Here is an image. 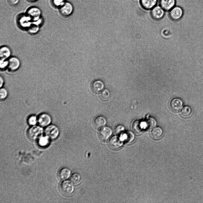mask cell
<instances>
[{
	"label": "cell",
	"mask_w": 203,
	"mask_h": 203,
	"mask_svg": "<svg viewBox=\"0 0 203 203\" xmlns=\"http://www.w3.org/2000/svg\"><path fill=\"white\" fill-rule=\"evenodd\" d=\"M43 128L39 125L32 126L27 132L29 139L32 140H37L44 132V130Z\"/></svg>",
	"instance_id": "cell-1"
},
{
	"label": "cell",
	"mask_w": 203,
	"mask_h": 203,
	"mask_svg": "<svg viewBox=\"0 0 203 203\" xmlns=\"http://www.w3.org/2000/svg\"><path fill=\"white\" fill-rule=\"evenodd\" d=\"M168 12L169 17L174 21L180 19L184 14L183 10L182 7L177 5Z\"/></svg>",
	"instance_id": "cell-2"
},
{
	"label": "cell",
	"mask_w": 203,
	"mask_h": 203,
	"mask_svg": "<svg viewBox=\"0 0 203 203\" xmlns=\"http://www.w3.org/2000/svg\"><path fill=\"white\" fill-rule=\"evenodd\" d=\"M45 135L51 139H54L57 138L59 134V130L56 125H50L46 127L44 131Z\"/></svg>",
	"instance_id": "cell-3"
},
{
	"label": "cell",
	"mask_w": 203,
	"mask_h": 203,
	"mask_svg": "<svg viewBox=\"0 0 203 203\" xmlns=\"http://www.w3.org/2000/svg\"><path fill=\"white\" fill-rule=\"evenodd\" d=\"M60 190L64 195L69 196L73 192L74 188L71 181L65 180L63 182L60 186Z\"/></svg>",
	"instance_id": "cell-4"
},
{
	"label": "cell",
	"mask_w": 203,
	"mask_h": 203,
	"mask_svg": "<svg viewBox=\"0 0 203 203\" xmlns=\"http://www.w3.org/2000/svg\"><path fill=\"white\" fill-rule=\"evenodd\" d=\"M18 22L20 26L27 30L32 24V20L26 13L21 14L18 18Z\"/></svg>",
	"instance_id": "cell-5"
},
{
	"label": "cell",
	"mask_w": 203,
	"mask_h": 203,
	"mask_svg": "<svg viewBox=\"0 0 203 203\" xmlns=\"http://www.w3.org/2000/svg\"><path fill=\"white\" fill-rule=\"evenodd\" d=\"M150 11L151 17L155 20H159L163 18L166 12L158 4L155 6Z\"/></svg>",
	"instance_id": "cell-6"
},
{
	"label": "cell",
	"mask_w": 203,
	"mask_h": 203,
	"mask_svg": "<svg viewBox=\"0 0 203 203\" xmlns=\"http://www.w3.org/2000/svg\"><path fill=\"white\" fill-rule=\"evenodd\" d=\"M8 60L9 64L8 69L10 71L15 72L19 69L21 65V62L18 57L12 56Z\"/></svg>",
	"instance_id": "cell-7"
},
{
	"label": "cell",
	"mask_w": 203,
	"mask_h": 203,
	"mask_svg": "<svg viewBox=\"0 0 203 203\" xmlns=\"http://www.w3.org/2000/svg\"><path fill=\"white\" fill-rule=\"evenodd\" d=\"M73 11L72 4L70 2L66 1L64 4L59 8V12L62 16L67 17L70 16Z\"/></svg>",
	"instance_id": "cell-8"
},
{
	"label": "cell",
	"mask_w": 203,
	"mask_h": 203,
	"mask_svg": "<svg viewBox=\"0 0 203 203\" xmlns=\"http://www.w3.org/2000/svg\"><path fill=\"white\" fill-rule=\"evenodd\" d=\"M32 19V21H36L42 17V12L38 7L33 6L29 8L26 13Z\"/></svg>",
	"instance_id": "cell-9"
},
{
	"label": "cell",
	"mask_w": 203,
	"mask_h": 203,
	"mask_svg": "<svg viewBox=\"0 0 203 203\" xmlns=\"http://www.w3.org/2000/svg\"><path fill=\"white\" fill-rule=\"evenodd\" d=\"M139 4L143 9L150 10L158 5L159 0H139Z\"/></svg>",
	"instance_id": "cell-10"
},
{
	"label": "cell",
	"mask_w": 203,
	"mask_h": 203,
	"mask_svg": "<svg viewBox=\"0 0 203 203\" xmlns=\"http://www.w3.org/2000/svg\"><path fill=\"white\" fill-rule=\"evenodd\" d=\"M176 0H159L158 5L165 11L169 12L176 5Z\"/></svg>",
	"instance_id": "cell-11"
},
{
	"label": "cell",
	"mask_w": 203,
	"mask_h": 203,
	"mask_svg": "<svg viewBox=\"0 0 203 203\" xmlns=\"http://www.w3.org/2000/svg\"><path fill=\"white\" fill-rule=\"evenodd\" d=\"M38 123L42 127H46L49 125L51 122V118L50 116L46 113L40 114L38 117Z\"/></svg>",
	"instance_id": "cell-12"
},
{
	"label": "cell",
	"mask_w": 203,
	"mask_h": 203,
	"mask_svg": "<svg viewBox=\"0 0 203 203\" xmlns=\"http://www.w3.org/2000/svg\"><path fill=\"white\" fill-rule=\"evenodd\" d=\"M112 131L111 128L108 127L101 128L98 132L100 139L102 141L107 140L111 135Z\"/></svg>",
	"instance_id": "cell-13"
},
{
	"label": "cell",
	"mask_w": 203,
	"mask_h": 203,
	"mask_svg": "<svg viewBox=\"0 0 203 203\" xmlns=\"http://www.w3.org/2000/svg\"><path fill=\"white\" fill-rule=\"evenodd\" d=\"M122 144L120 137L114 136L112 137L109 141V146L112 149H117L120 148Z\"/></svg>",
	"instance_id": "cell-14"
},
{
	"label": "cell",
	"mask_w": 203,
	"mask_h": 203,
	"mask_svg": "<svg viewBox=\"0 0 203 203\" xmlns=\"http://www.w3.org/2000/svg\"><path fill=\"white\" fill-rule=\"evenodd\" d=\"M104 87V84L101 80H97L94 81L91 84V89L95 93H98L102 91Z\"/></svg>",
	"instance_id": "cell-15"
},
{
	"label": "cell",
	"mask_w": 203,
	"mask_h": 203,
	"mask_svg": "<svg viewBox=\"0 0 203 203\" xmlns=\"http://www.w3.org/2000/svg\"><path fill=\"white\" fill-rule=\"evenodd\" d=\"M12 51L9 47L6 45L1 46L0 48V59H8L11 56Z\"/></svg>",
	"instance_id": "cell-16"
},
{
	"label": "cell",
	"mask_w": 203,
	"mask_h": 203,
	"mask_svg": "<svg viewBox=\"0 0 203 203\" xmlns=\"http://www.w3.org/2000/svg\"><path fill=\"white\" fill-rule=\"evenodd\" d=\"M182 101L178 98L173 99L170 103L171 108L173 111L175 112H177L180 111L182 108Z\"/></svg>",
	"instance_id": "cell-17"
},
{
	"label": "cell",
	"mask_w": 203,
	"mask_h": 203,
	"mask_svg": "<svg viewBox=\"0 0 203 203\" xmlns=\"http://www.w3.org/2000/svg\"><path fill=\"white\" fill-rule=\"evenodd\" d=\"M107 123L106 118L101 116L96 117L93 122L95 127L97 129H101Z\"/></svg>",
	"instance_id": "cell-18"
},
{
	"label": "cell",
	"mask_w": 203,
	"mask_h": 203,
	"mask_svg": "<svg viewBox=\"0 0 203 203\" xmlns=\"http://www.w3.org/2000/svg\"><path fill=\"white\" fill-rule=\"evenodd\" d=\"M71 171L68 168L64 167L61 169L58 173V177L62 180H65L70 176Z\"/></svg>",
	"instance_id": "cell-19"
},
{
	"label": "cell",
	"mask_w": 203,
	"mask_h": 203,
	"mask_svg": "<svg viewBox=\"0 0 203 203\" xmlns=\"http://www.w3.org/2000/svg\"><path fill=\"white\" fill-rule=\"evenodd\" d=\"M133 131L137 134L141 133L143 131V125L139 120H136L132 124L131 127Z\"/></svg>",
	"instance_id": "cell-20"
},
{
	"label": "cell",
	"mask_w": 203,
	"mask_h": 203,
	"mask_svg": "<svg viewBox=\"0 0 203 203\" xmlns=\"http://www.w3.org/2000/svg\"><path fill=\"white\" fill-rule=\"evenodd\" d=\"M163 133L162 129L159 127L154 128L152 130L151 135L155 139H158L161 136Z\"/></svg>",
	"instance_id": "cell-21"
},
{
	"label": "cell",
	"mask_w": 203,
	"mask_h": 203,
	"mask_svg": "<svg viewBox=\"0 0 203 203\" xmlns=\"http://www.w3.org/2000/svg\"><path fill=\"white\" fill-rule=\"evenodd\" d=\"M145 128L146 129H151L155 126L156 121L153 118L150 117L148 118L144 122Z\"/></svg>",
	"instance_id": "cell-22"
},
{
	"label": "cell",
	"mask_w": 203,
	"mask_h": 203,
	"mask_svg": "<svg viewBox=\"0 0 203 203\" xmlns=\"http://www.w3.org/2000/svg\"><path fill=\"white\" fill-rule=\"evenodd\" d=\"M51 139L47 136L42 135L37 139L39 144L41 147H45L49 144Z\"/></svg>",
	"instance_id": "cell-23"
},
{
	"label": "cell",
	"mask_w": 203,
	"mask_h": 203,
	"mask_svg": "<svg viewBox=\"0 0 203 203\" xmlns=\"http://www.w3.org/2000/svg\"><path fill=\"white\" fill-rule=\"evenodd\" d=\"M122 138L123 140L126 143L131 142L134 139V135L130 132H127L125 133L122 136Z\"/></svg>",
	"instance_id": "cell-24"
},
{
	"label": "cell",
	"mask_w": 203,
	"mask_h": 203,
	"mask_svg": "<svg viewBox=\"0 0 203 203\" xmlns=\"http://www.w3.org/2000/svg\"><path fill=\"white\" fill-rule=\"evenodd\" d=\"M192 110L191 108L188 106H185L183 107L181 111V115L185 117H188L191 114Z\"/></svg>",
	"instance_id": "cell-25"
},
{
	"label": "cell",
	"mask_w": 203,
	"mask_h": 203,
	"mask_svg": "<svg viewBox=\"0 0 203 203\" xmlns=\"http://www.w3.org/2000/svg\"><path fill=\"white\" fill-rule=\"evenodd\" d=\"M40 29V26L33 23L27 29L29 34H34L38 32Z\"/></svg>",
	"instance_id": "cell-26"
},
{
	"label": "cell",
	"mask_w": 203,
	"mask_h": 203,
	"mask_svg": "<svg viewBox=\"0 0 203 203\" xmlns=\"http://www.w3.org/2000/svg\"><path fill=\"white\" fill-rule=\"evenodd\" d=\"M70 180L73 183L78 184L81 180V176L79 174L76 173H74L71 175Z\"/></svg>",
	"instance_id": "cell-27"
},
{
	"label": "cell",
	"mask_w": 203,
	"mask_h": 203,
	"mask_svg": "<svg viewBox=\"0 0 203 203\" xmlns=\"http://www.w3.org/2000/svg\"><path fill=\"white\" fill-rule=\"evenodd\" d=\"M28 122L31 126L35 125L38 122V117L35 115H32L29 117Z\"/></svg>",
	"instance_id": "cell-28"
},
{
	"label": "cell",
	"mask_w": 203,
	"mask_h": 203,
	"mask_svg": "<svg viewBox=\"0 0 203 203\" xmlns=\"http://www.w3.org/2000/svg\"><path fill=\"white\" fill-rule=\"evenodd\" d=\"M110 95L109 91L106 89L102 90L100 94V98L104 100H108L109 98Z\"/></svg>",
	"instance_id": "cell-29"
},
{
	"label": "cell",
	"mask_w": 203,
	"mask_h": 203,
	"mask_svg": "<svg viewBox=\"0 0 203 203\" xmlns=\"http://www.w3.org/2000/svg\"><path fill=\"white\" fill-rule=\"evenodd\" d=\"M8 59H0V68L1 70H4L8 69Z\"/></svg>",
	"instance_id": "cell-30"
},
{
	"label": "cell",
	"mask_w": 203,
	"mask_h": 203,
	"mask_svg": "<svg viewBox=\"0 0 203 203\" xmlns=\"http://www.w3.org/2000/svg\"><path fill=\"white\" fill-rule=\"evenodd\" d=\"M66 2L65 0H51L53 5L55 7L59 8L62 6Z\"/></svg>",
	"instance_id": "cell-31"
},
{
	"label": "cell",
	"mask_w": 203,
	"mask_h": 203,
	"mask_svg": "<svg viewBox=\"0 0 203 203\" xmlns=\"http://www.w3.org/2000/svg\"><path fill=\"white\" fill-rule=\"evenodd\" d=\"M8 92L7 90L4 88H1L0 90V99L3 100L5 99L7 96Z\"/></svg>",
	"instance_id": "cell-32"
},
{
	"label": "cell",
	"mask_w": 203,
	"mask_h": 203,
	"mask_svg": "<svg viewBox=\"0 0 203 203\" xmlns=\"http://www.w3.org/2000/svg\"><path fill=\"white\" fill-rule=\"evenodd\" d=\"M8 2L11 6H15L17 5L19 2V0H8Z\"/></svg>",
	"instance_id": "cell-33"
},
{
	"label": "cell",
	"mask_w": 203,
	"mask_h": 203,
	"mask_svg": "<svg viewBox=\"0 0 203 203\" xmlns=\"http://www.w3.org/2000/svg\"><path fill=\"white\" fill-rule=\"evenodd\" d=\"M0 87L1 88L3 86L4 83V79L1 76L0 77Z\"/></svg>",
	"instance_id": "cell-34"
},
{
	"label": "cell",
	"mask_w": 203,
	"mask_h": 203,
	"mask_svg": "<svg viewBox=\"0 0 203 203\" xmlns=\"http://www.w3.org/2000/svg\"><path fill=\"white\" fill-rule=\"evenodd\" d=\"M124 128L123 127V126H118L117 128H116V132H117V133L119 132H120V131L121 130H123Z\"/></svg>",
	"instance_id": "cell-35"
},
{
	"label": "cell",
	"mask_w": 203,
	"mask_h": 203,
	"mask_svg": "<svg viewBox=\"0 0 203 203\" xmlns=\"http://www.w3.org/2000/svg\"><path fill=\"white\" fill-rule=\"evenodd\" d=\"M27 1L30 2H34L38 0H26Z\"/></svg>",
	"instance_id": "cell-36"
}]
</instances>
